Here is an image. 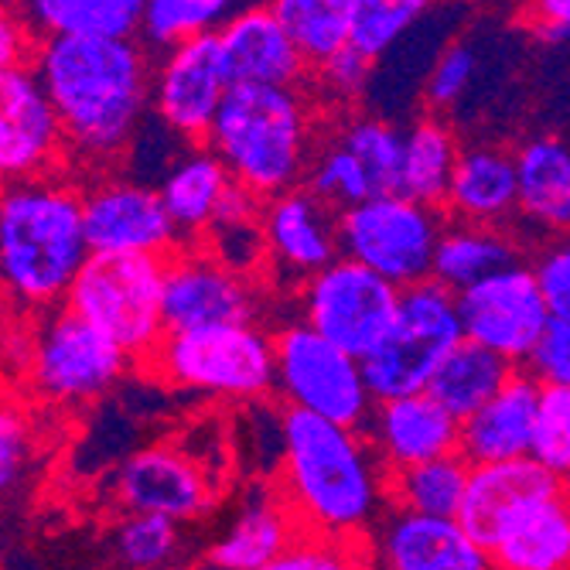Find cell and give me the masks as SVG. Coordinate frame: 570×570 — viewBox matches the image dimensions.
I'll return each mask as SVG.
<instances>
[{"mask_svg":"<svg viewBox=\"0 0 570 570\" xmlns=\"http://www.w3.org/2000/svg\"><path fill=\"white\" fill-rule=\"evenodd\" d=\"M168 261L130 253H92L76 277L66 307L89 322L130 358H150L168 335L165 328Z\"/></svg>","mask_w":570,"mask_h":570,"instance_id":"5b68a950","label":"cell"},{"mask_svg":"<svg viewBox=\"0 0 570 570\" xmlns=\"http://www.w3.org/2000/svg\"><path fill=\"white\" fill-rule=\"evenodd\" d=\"M233 178L226 165L216 158L209 147H188L178 165L158 181V195L165 202V209L178 229V236H205L219 213L226 198L233 195Z\"/></svg>","mask_w":570,"mask_h":570,"instance_id":"484cf974","label":"cell"},{"mask_svg":"<svg viewBox=\"0 0 570 570\" xmlns=\"http://www.w3.org/2000/svg\"><path fill=\"white\" fill-rule=\"evenodd\" d=\"M31 45H38V38L31 35L24 14L0 4V69L24 66L28 56H35Z\"/></svg>","mask_w":570,"mask_h":570,"instance_id":"7dc6e473","label":"cell"},{"mask_svg":"<svg viewBox=\"0 0 570 570\" xmlns=\"http://www.w3.org/2000/svg\"><path fill=\"white\" fill-rule=\"evenodd\" d=\"M31 448V424L18 403L0 400V495H4L18 475L24 472Z\"/></svg>","mask_w":570,"mask_h":570,"instance_id":"f6af8a7d","label":"cell"},{"mask_svg":"<svg viewBox=\"0 0 570 570\" xmlns=\"http://www.w3.org/2000/svg\"><path fill=\"white\" fill-rule=\"evenodd\" d=\"M229 96L216 35L178 45L154 62L150 110L185 144H205Z\"/></svg>","mask_w":570,"mask_h":570,"instance_id":"9a60e30c","label":"cell"},{"mask_svg":"<svg viewBox=\"0 0 570 570\" xmlns=\"http://www.w3.org/2000/svg\"><path fill=\"white\" fill-rule=\"evenodd\" d=\"M267 267L294 284H307L338 256V213L307 188H294L264 202Z\"/></svg>","mask_w":570,"mask_h":570,"instance_id":"ffe728a7","label":"cell"},{"mask_svg":"<svg viewBox=\"0 0 570 570\" xmlns=\"http://www.w3.org/2000/svg\"><path fill=\"white\" fill-rule=\"evenodd\" d=\"M38 41H140L144 4L137 0H35L21 8Z\"/></svg>","mask_w":570,"mask_h":570,"instance_id":"83f0119b","label":"cell"},{"mask_svg":"<svg viewBox=\"0 0 570 570\" xmlns=\"http://www.w3.org/2000/svg\"><path fill=\"white\" fill-rule=\"evenodd\" d=\"M366 438L386 464V472L461 454V421H454L431 393H410L376 403Z\"/></svg>","mask_w":570,"mask_h":570,"instance_id":"603a6c76","label":"cell"},{"mask_svg":"<svg viewBox=\"0 0 570 570\" xmlns=\"http://www.w3.org/2000/svg\"><path fill=\"white\" fill-rule=\"evenodd\" d=\"M4 358H8V345L0 342V373H4Z\"/></svg>","mask_w":570,"mask_h":570,"instance_id":"681fc988","label":"cell"},{"mask_svg":"<svg viewBox=\"0 0 570 570\" xmlns=\"http://www.w3.org/2000/svg\"><path fill=\"white\" fill-rule=\"evenodd\" d=\"M386 479L390 472L366 431L284 410L274 482L304 537L362 543L390 509Z\"/></svg>","mask_w":570,"mask_h":570,"instance_id":"7a4b0ae2","label":"cell"},{"mask_svg":"<svg viewBox=\"0 0 570 570\" xmlns=\"http://www.w3.org/2000/svg\"><path fill=\"white\" fill-rule=\"evenodd\" d=\"M31 66L59 114L69 154L82 161H117L154 114V62L140 41L48 38L35 45Z\"/></svg>","mask_w":570,"mask_h":570,"instance_id":"6da1fadb","label":"cell"},{"mask_svg":"<svg viewBox=\"0 0 570 570\" xmlns=\"http://www.w3.org/2000/svg\"><path fill=\"white\" fill-rule=\"evenodd\" d=\"M563 489L567 482L547 472L533 458L479 464V469H472L469 495H464L458 523L489 553L512 523H520L530 509L560 495Z\"/></svg>","mask_w":570,"mask_h":570,"instance_id":"44dd1931","label":"cell"},{"mask_svg":"<svg viewBox=\"0 0 570 570\" xmlns=\"http://www.w3.org/2000/svg\"><path fill=\"white\" fill-rule=\"evenodd\" d=\"M527 373L550 390H570V325L550 322L547 335L533 348Z\"/></svg>","mask_w":570,"mask_h":570,"instance_id":"bcb514c9","label":"cell"},{"mask_svg":"<svg viewBox=\"0 0 570 570\" xmlns=\"http://www.w3.org/2000/svg\"><path fill=\"white\" fill-rule=\"evenodd\" d=\"M461 342L464 332L458 315V294L441 287L434 277L400 291V307L390 335L373 355L362 358L376 403L428 393L441 362Z\"/></svg>","mask_w":570,"mask_h":570,"instance_id":"ba28073f","label":"cell"},{"mask_svg":"<svg viewBox=\"0 0 570 570\" xmlns=\"http://www.w3.org/2000/svg\"><path fill=\"white\" fill-rule=\"evenodd\" d=\"M82 219L92 253H130L171 261L181 249V236L158 188L137 178H99L92 188H86Z\"/></svg>","mask_w":570,"mask_h":570,"instance_id":"2e32d148","label":"cell"},{"mask_svg":"<svg viewBox=\"0 0 570 570\" xmlns=\"http://www.w3.org/2000/svg\"><path fill=\"white\" fill-rule=\"evenodd\" d=\"M458 315L464 338L505 358L509 366H520V362L527 366L553 322L527 261L461 291Z\"/></svg>","mask_w":570,"mask_h":570,"instance_id":"4fadbf2b","label":"cell"},{"mask_svg":"<svg viewBox=\"0 0 570 570\" xmlns=\"http://www.w3.org/2000/svg\"><path fill=\"white\" fill-rule=\"evenodd\" d=\"M89 256L79 188L38 178L0 191V291L11 301L56 311Z\"/></svg>","mask_w":570,"mask_h":570,"instance_id":"3957f363","label":"cell"},{"mask_svg":"<svg viewBox=\"0 0 570 570\" xmlns=\"http://www.w3.org/2000/svg\"><path fill=\"white\" fill-rule=\"evenodd\" d=\"M370 570H489V553L458 520L386 509L362 540Z\"/></svg>","mask_w":570,"mask_h":570,"instance_id":"ac0fdd59","label":"cell"},{"mask_svg":"<svg viewBox=\"0 0 570 570\" xmlns=\"http://www.w3.org/2000/svg\"><path fill=\"white\" fill-rule=\"evenodd\" d=\"M530 267L547 301L550 318L570 325V233L543 243L530 261Z\"/></svg>","mask_w":570,"mask_h":570,"instance_id":"7bdbcfd3","label":"cell"},{"mask_svg":"<svg viewBox=\"0 0 570 570\" xmlns=\"http://www.w3.org/2000/svg\"><path fill=\"white\" fill-rule=\"evenodd\" d=\"M373 66L376 62L358 56L355 48L338 51V56L328 59L325 66L311 69V76H307L311 99H315L318 107H325V102H335V107H355L373 82Z\"/></svg>","mask_w":570,"mask_h":570,"instance_id":"60d3db41","label":"cell"},{"mask_svg":"<svg viewBox=\"0 0 570 570\" xmlns=\"http://www.w3.org/2000/svg\"><path fill=\"white\" fill-rule=\"evenodd\" d=\"M475 79H479V51L469 41H451L434 59L428 82H424L431 114L458 107V102L469 96V89L475 86Z\"/></svg>","mask_w":570,"mask_h":570,"instance_id":"b9f144b4","label":"cell"},{"mask_svg":"<svg viewBox=\"0 0 570 570\" xmlns=\"http://www.w3.org/2000/svg\"><path fill=\"white\" fill-rule=\"evenodd\" d=\"M489 570H570V489L512 523L489 550Z\"/></svg>","mask_w":570,"mask_h":570,"instance_id":"f1b7e54d","label":"cell"},{"mask_svg":"<svg viewBox=\"0 0 570 570\" xmlns=\"http://www.w3.org/2000/svg\"><path fill=\"white\" fill-rule=\"evenodd\" d=\"M144 366L165 383L205 396L261 403L274 393V335L261 325H219L165 335Z\"/></svg>","mask_w":570,"mask_h":570,"instance_id":"8992f818","label":"cell"},{"mask_svg":"<svg viewBox=\"0 0 570 570\" xmlns=\"http://www.w3.org/2000/svg\"><path fill=\"white\" fill-rule=\"evenodd\" d=\"M233 4L223 0H150L140 18V45L147 51H171L195 38L216 35L229 18Z\"/></svg>","mask_w":570,"mask_h":570,"instance_id":"8d00e7d4","label":"cell"},{"mask_svg":"<svg viewBox=\"0 0 570 570\" xmlns=\"http://www.w3.org/2000/svg\"><path fill=\"white\" fill-rule=\"evenodd\" d=\"M209 249L219 264H226L236 274L261 281V267H267V239H264V202L246 195L243 188H233L226 198L216 226L205 233Z\"/></svg>","mask_w":570,"mask_h":570,"instance_id":"e575fe53","label":"cell"},{"mask_svg":"<svg viewBox=\"0 0 570 570\" xmlns=\"http://www.w3.org/2000/svg\"><path fill=\"white\" fill-rule=\"evenodd\" d=\"M66 130L31 62L0 69V185L51 178L62 165Z\"/></svg>","mask_w":570,"mask_h":570,"instance_id":"5bb4252c","label":"cell"},{"mask_svg":"<svg viewBox=\"0 0 570 570\" xmlns=\"http://www.w3.org/2000/svg\"><path fill=\"white\" fill-rule=\"evenodd\" d=\"M444 213H448V223L505 229L515 216H520V171H515V150H505L499 144L461 147Z\"/></svg>","mask_w":570,"mask_h":570,"instance_id":"cb8c5ba5","label":"cell"},{"mask_svg":"<svg viewBox=\"0 0 570 570\" xmlns=\"http://www.w3.org/2000/svg\"><path fill=\"white\" fill-rule=\"evenodd\" d=\"M515 376V366L505 358L492 355L489 348L464 338L434 373L428 393L451 413L454 421H469L479 413L509 380Z\"/></svg>","mask_w":570,"mask_h":570,"instance_id":"1f68e13d","label":"cell"},{"mask_svg":"<svg viewBox=\"0 0 570 570\" xmlns=\"http://www.w3.org/2000/svg\"><path fill=\"white\" fill-rule=\"evenodd\" d=\"M520 171V219L540 233H570V144L533 137L515 150Z\"/></svg>","mask_w":570,"mask_h":570,"instance_id":"4316f807","label":"cell"},{"mask_svg":"<svg viewBox=\"0 0 570 570\" xmlns=\"http://www.w3.org/2000/svg\"><path fill=\"white\" fill-rule=\"evenodd\" d=\"M274 11L307 69L325 66L352 41L355 0H277Z\"/></svg>","mask_w":570,"mask_h":570,"instance_id":"836d02e7","label":"cell"},{"mask_svg":"<svg viewBox=\"0 0 570 570\" xmlns=\"http://www.w3.org/2000/svg\"><path fill=\"white\" fill-rule=\"evenodd\" d=\"M342 147L366 171L373 195H396L400 191V175H403V130H396L390 120L373 117V114H348L335 130H332Z\"/></svg>","mask_w":570,"mask_h":570,"instance_id":"d590c367","label":"cell"},{"mask_svg":"<svg viewBox=\"0 0 570 570\" xmlns=\"http://www.w3.org/2000/svg\"><path fill=\"white\" fill-rule=\"evenodd\" d=\"M264 570H370V563L362 553V543H328L304 537L287 557Z\"/></svg>","mask_w":570,"mask_h":570,"instance_id":"ee69618b","label":"cell"},{"mask_svg":"<svg viewBox=\"0 0 570 570\" xmlns=\"http://www.w3.org/2000/svg\"><path fill=\"white\" fill-rule=\"evenodd\" d=\"M223 72L229 89H301L307 86V62L281 24L274 4L236 8L233 18L216 31Z\"/></svg>","mask_w":570,"mask_h":570,"instance_id":"d6986e66","label":"cell"},{"mask_svg":"<svg viewBox=\"0 0 570 570\" xmlns=\"http://www.w3.org/2000/svg\"><path fill=\"white\" fill-rule=\"evenodd\" d=\"M533 461L547 472L570 479V390L540 386L537 428H533Z\"/></svg>","mask_w":570,"mask_h":570,"instance_id":"ab89813d","label":"cell"},{"mask_svg":"<svg viewBox=\"0 0 570 570\" xmlns=\"http://www.w3.org/2000/svg\"><path fill=\"white\" fill-rule=\"evenodd\" d=\"M318 140V102L304 92V86H236L229 89L205 147L226 165L236 188L271 202L304 188Z\"/></svg>","mask_w":570,"mask_h":570,"instance_id":"277c9868","label":"cell"},{"mask_svg":"<svg viewBox=\"0 0 570 570\" xmlns=\"http://www.w3.org/2000/svg\"><path fill=\"white\" fill-rule=\"evenodd\" d=\"M512 264H520V246H515L509 229L444 223L431 277L451 294H461Z\"/></svg>","mask_w":570,"mask_h":570,"instance_id":"f546056e","label":"cell"},{"mask_svg":"<svg viewBox=\"0 0 570 570\" xmlns=\"http://www.w3.org/2000/svg\"><path fill=\"white\" fill-rule=\"evenodd\" d=\"M274 393L284 400V410L352 431H366L376 410L362 358L342 352L304 322H287L274 332Z\"/></svg>","mask_w":570,"mask_h":570,"instance_id":"52a82bcc","label":"cell"},{"mask_svg":"<svg viewBox=\"0 0 570 570\" xmlns=\"http://www.w3.org/2000/svg\"><path fill=\"white\" fill-rule=\"evenodd\" d=\"M444 216L406 195H383L338 213L342 256L406 291L434 274Z\"/></svg>","mask_w":570,"mask_h":570,"instance_id":"9c48e42d","label":"cell"},{"mask_svg":"<svg viewBox=\"0 0 570 570\" xmlns=\"http://www.w3.org/2000/svg\"><path fill=\"white\" fill-rule=\"evenodd\" d=\"M114 489L127 512L161 515L171 523L202 520L219 499L213 472L188 448L175 444H150L134 451L120 464Z\"/></svg>","mask_w":570,"mask_h":570,"instance_id":"e0dca14e","label":"cell"},{"mask_svg":"<svg viewBox=\"0 0 570 570\" xmlns=\"http://www.w3.org/2000/svg\"><path fill=\"white\" fill-rule=\"evenodd\" d=\"M297 307V322H304L311 332H318L355 358H366L380 348L396 322L400 287L338 256L328 271L301 284Z\"/></svg>","mask_w":570,"mask_h":570,"instance_id":"8fae6325","label":"cell"},{"mask_svg":"<svg viewBox=\"0 0 570 570\" xmlns=\"http://www.w3.org/2000/svg\"><path fill=\"white\" fill-rule=\"evenodd\" d=\"M178 523L130 512L117 530V553L134 570H158L178 553Z\"/></svg>","mask_w":570,"mask_h":570,"instance_id":"f35d334b","label":"cell"},{"mask_svg":"<svg viewBox=\"0 0 570 570\" xmlns=\"http://www.w3.org/2000/svg\"><path fill=\"white\" fill-rule=\"evenodd\" d=\"M540 406V383L515 373L479 413L461 424V458L479 464H502L533 454V428Z\"/></svg>","mask_w":570,"mask_h":570,"instance_id":"d4e9b609","label":"cell"},{"mask_svg":"<svg viewBox=\"0 0 570 570\" xmlns=\"http://www.w3.org/2000/svg\"><path fill=\"white\" fill-rule=\"evenodd\" d=\"M461 158V144L451 124L438 114L413 120L403 130V175L400 195L410 202H421L428 209L444 213V202L451 191V178Z\"/></svg>","mask_w":570,"mask_h":570,"instance_id":"4dcf8cb0","label":"cell"},{"mask_svg":"<svg viewBox=\"0 0 570 570\" xmlns=\"http://www.w3.org/2000/svg\"><path fill=\"white\" fill-rule=\"evenodd\" d=\"M130 362L134 358L117 342L76 318L62 304L45 311L41 325L35 328L24 376L48 403H89L114 390Z\"/></svg>","mask_w":570,"mask_h":570,"instance_id":"30bf717a","label":"cell"},{"mask_svg":"<svg viewBox=\"0 0 570 570\" xmlns=\"http://www.w3.org/2000/svg\"><path fill=\"white\" fill-rule=\"evenodd\" d=\"M469 479L472 464L461 454L410 464V469L390 472L386 479L390 509L434 515V520H458L464 509V495H469Z\"/></svg>","mask_w":570,"mask_h":570,"instance_id":"d6a6232c","label":"cell"},{"mask_svg":"<svg viewBox=\"0 0 570 570\" xmlns=\"http://www.w3.org/2000/svg\"><path fill=\"white\" fill-rule=\"evenodd\" d=\"M428 11L431 4L424 0H355L348 48H355L370 62H380Z\"/></svg>","mask_w":570,"mask_h":570,"instance_id":"74e56055","label":"cell"},{"mask_svg":"<svg viewBox=\"0 0 570 570\" xmlns=\"http://www.w3.org/2000/svg\"><path fill=\"white\" fill-rule=\"evenodd\" d=\"M530 24L547 41H570V0H543V4H533Z\"/></svg>","mask_w":570,"mask_h":570,"instance_id":"c3c4849f","label":"cell"},{"mask_svg":"<svg viewBox=\"0 0 570 570\" xmlns=\"http://www.w3.org/2000/svg\"><path fill=\"white\" fill-rule=\"evenodd\" d=\"M267 291L256 277L236 274L205 246L178 249L168 261L165 281V328L168 335L219 328V325H261Z\"/></svg>","mask_w":570,"mask_h":570,"instance_id":"7c38bea8","label":"cell"},{"mask_svg":"<svg viewBox=\"0 0 570 570\" xmlns=\"http://www.w3.org/2000/svg\"><path fill=\"white\" fill-rule=\"evenodd\" d=\"M301 540L304 530L277 482H253L239 495L226 530L209 547V563L216 570H264L287 557Z\"/></svg>","mask_w":570,"mask_h":570,"instance_id":"7402d4cb","label":"cell"}]
</instances>
